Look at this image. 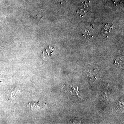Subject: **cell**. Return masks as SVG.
I'll return each instance as SVG.
<instances>
[{
  "label": "cell",
  "mask_w": 124,
  "mask_h": 124,
  "mask_svg": "<svg viewBox=\"0 0 124 124\" xmlns=\"http://www.w3.org/2000/svg\"><path fill=\"white\" fill-rule=\"evenodd\" d=\"M113 26L110 25L109 23H107L104 25L102 29V32L103 36L106 38L108 36V34L111 31Z\"/></svg>",
  "instance_id": "cell-1"
},
{
  "label": "cell",
  "mask_w": 124,
  "mask_h": 124,
  "mask_svg": "<svg viewBox=\"0 0 124 124\" xmlns=\"http://www.w3.org/2000/svg\"><path fill=\"white\" fill-rule=\"evenodd\" d=\"M20 90L16 87H13L9 90V93L8 94V98L9 100L13 99L17 95Z\"/></svg>",
  "instance_id": "cell-2"
},
{
  "label": "cell",
  "mask_w": 124,
  "mask_h": 124,
  "mask_svg": "<svg viewBox=\"0 0 124 124\" xmlns=\"http://www.w3.org/2000/svg\"><path fill=\"white\" fill-rule=\"evenodd\" d=\"M83 4L84 5V8L79 9H78L77 11V12L78 13L81 17L84 15L85 14L89 9L88 6L86 3H85V2H84V3H83Z\"/></svg>",
  "instance_id": "cell-3"
},
{
  "label": "cell",
  "mask_w": 124,
  "mask_h": 124,
  "mask_svg": "<svg viewBox=\"0 0 124 124\" xmlns=\"http://www.w3.org/2000/svg\"><path fill=\"white\" fill-rule=\"evenodd\" d=\"M82 35L84 36H85V37H86V35H87V37H88L89 38H90V37H92L93 36L90 35V33L89 34V31L88 30H86L85 31V32H84V33H82Z\"/></svg>",
  "instance_id": "cell-4"
}]
</instances>
